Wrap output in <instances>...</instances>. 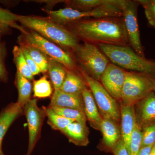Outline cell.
I'll use <instances>...</instances> for the list:
<instances>
[{
    "label": "cell",
    "mask_w": 155,
    "mask_h": 155,
    "mask_svg": "<svg viewBox=\"0 0 155 155\" xmlns=\"http://www.w3.org/2000/svg\"><path fill=\"white\" fill-rule=\"evenodd\" d=\"M19 42V46L21 48L22 52H23L25 60H26V62H27L32 74H33L34 76L38 75L39 73L41 72V71L39 67L32 60L30 54H29V53H28V50L25 47L24 44L22 42Z\"/></svg>",
    "instance_id": "33"
},
{
    "label": "cell",
    "mask_w": 155,
    "mask_h": 155,
    "mask_svg": "<svg viewBox=\"0 0 155 155\" xmlns=\"http://www.w3.org/2000/svg\"><path fill=\"white\" fill-rule=\"evenodd\" d=\"M141 147L153 145L155 143V122L146 125L142 130Z\"/></svg>",
    "instance_id": "29"
},
{
    "label": "cell",
    "mask_w": 155,
    "mask_h": 155,
    "mask_svg": "<svg viewBox=\"0 0 155 155\" xmlns=\"http://www.w3.org/2000/svg\"><path fill=\"white\" fill-rule=\"evenodd\" d=\"M143 7L146 17L151 25L155 21V0H136Z\"/></svg>",
    "instance_id": "31"
},
{
    "label": "cell",
    "mask_w": 155,
    "mask_h": 155,
    "mask_svg": "<svg viewBox=\"0 0 155 155\" xmlns=\"http://www.w3.org/2000/svg\"><path fill=\"white\" fill-rule=\"evenodd\" d=\"M20 31L22 35L19 37L18 40L37 48L48 57L63 64L69 70L80 72L72 53L48 40L33 31H26L22 27Z\"/></svg>",
    "instance_id": "6"
},
{
    "label": "cell",
    "mask_w": 155,
    "mask_h": 155,
    "mask_svg": "<svg viewBox=\"0 0 155 155\" xmlns=\"http://www.w3.org/2000/svg\"><path fill=\"white\" fill-rule=\"evenodd\" d=\"M17 22L23 28L35 31L67 51L72 53L73 49L80 44L79 39L66 27L48 17L18 15Z\"/></svg>",
    "instance_id": "2"
},
{
    "label": "cell",
    "mask_w": 155,
    "mask_h": 155,
    "mask_svg": "<svg viewBox=\"0 0 155 155\" xmlns=\"http://www.w3.org/2000/svg\"><path fill=\"white\" fill-rule=\"evenodd\" d=\"M23 115V108L16 103H11L0 112V155H5L2 148L4 137L15 120Z\"/></svg>",
    "instance_id": "15"
},
{
    "label": "cell",
    "mask_w": 155,
    "mask_h": 155,
    "mask_svg": "<svg viewBox=\"0 0 155 155\" xmlns=\"http://www.w3.org/2000/svg\"><path fill=\"white\" fill-rule=\"evenodd\" d=\"M50 19L54 22L65 26L88 17L101 18L106 17H122L120 8V0H113L112 2L93 11H80L69 8L58 11L44 10Z\"/></svg>",
    "instance_id": "5"
},
{
    "label": "cell",
    "mask_w": 155,
    "mask_h": 155,
    "mask_svg": "<svg viewBox=\"0 0 155 155\" xmlns=\"http://www.w3.org/2000/svg\"><path fill=\"white\" fill-rule=\"evenodd\" d=\"M155 76L144 72L127 71L120 104L134 106L153 92Z\"/></svg>",
    "instance_id": "7"
},
{
    "label": "cell",
    "mask_w": 155,
    "mask_h": 155,
    "mask_svg": "<svg viewBox=\"0 0 155 155\" xmlns=\"http://www.w3.org/2000/svg\"><path fill=\"white\" fill-rule=\"evenodd\" d=\"M87 84L80 72H75L68 69L67 75L60 90L67 93L82 94Z\"/></svg>",
    "instance_id": "19"
},
{
    "label": "cell",
    "mask_w": 155,
    "mask_h": 155,
    "mask_svg": "<svg viewBox=\"0 0 155 155\" xmlns=\"http://www.w3.org/2000/svg\"><path fill=\"white\" fill-rule=\"evenodd\" d=\"M82 96L84 113L87 121L94 129L100 130L103 118L100 114L92 94L88 87L84 90Z\"/></svg>",
    "instance_id": "17"
},
{
    "label": "cell",
    "mask_w": 155,
    "mask_h": 155,
    "mask_svg": "<svg viewBox=\"0 0 155 155\" xmlns=\"http://www.w3.org/2000/svg\"><path fill=\"white\" fill-rule=\"evenodd\" d=\"M65 27L84 42L97 46L129 45L122 17L85 18Z\"/></svg>",
    "instance_id": "1"
},
{
    "label": "cell",
    "mask_w": 155,
    "mask_h": 155,
    "mask_svg": "<svg viewBox=\"0 0 155 155\" xmlns=\"http://www.w3.org/2000/svg\"><path fill=\"white\" fill-rule=\"evenodd\" d=\"M153 145L148 146L140 147L137 155H148L152 149Z\"/></svg>",
    "instance_id": "35"
},
{
    "label": "cell",
    "mask_w": 155,
    "mask_h": 155,
    "mask_svg": "<svg viewBox=\"0 0 155 155\" xmlns=\"http://www.w3.org/2000/svg\"><path fill=\"white\" fill-rule=\"evenodd\" d=\"M50 107L72 108L84 112L82 94L67 93L60 90H54L52 95Z\"/></svg>",
    "instance_id": "16"
},
{
    "label": "cell",
    "mask_w": 155,
    "mask_h": 155,
    "mask_svg": "<svg viewBox=\"0 0 155 155\" xmlns=\"http://www.w3.org/2000/svg\"><path fill=\"white\" fill-rule=\"evenodd\" d=\"M45 114L46 117H47V123L50 127L54 130L61 131L64 130L70 123L74 121L67 119L56 113L51 108L43 106Z\"/></svg>",
    "instance_id": "23"
},
{
    "label": "cell",
    "mask_w": 155,
    "mask_h": 155,
    "mask_svg": "<svg viewBox=\"0 0 155 155\" xmlns=\"http://www.w3.org/2000/svg\"><path fill=\"white\" fill-rule=\"evenodd\" d=\"M142 135L141 129L136 124L131 135L130 148L128 150L129 155H137L141 147Z\"/></svg>",
    "instance_id": "28"
},
{
    "label": "cell",
    "mask_w": 155,
    "mask_h": 155,
    "mask_svg": "<svg viewBox=\"0 0 155 155\" xmlns=\"http://www.w3.org/2000/svg\"><path fill=\"white\" fill-rule=\"evenodd\" d=\"M0 24H3L2 23V22H1V21H0Z\"/></svg>",
    "instance_id": "40"
},
{
    "label": "cell",
    "mask_w": 155,
    "mask_h": 155,
    "mask_svg": "<svg viewBox=\"0 0 155 155\" xmlns=\"http://www.w3.org/2000/svg\"><path fill=\"white\" fill-rule=\"evenodd\" d=\"M119 124L110 119H103L100 131L103 134L101 148L104 150L112 152L122 138L121 127Z\"/></svg>",
    "instance_id": "13"
},
{
    "label": "cell",
    "mask_w": 155,
    "mask_h": 155,
    "mask_svg": "<svg viewBox=\"0 0 155 155\" xmlns=\"http://www.w3.org/2000/svg\"><path fill=\"white\" fill-rule=\"evenodd\" d=\"M111 63L127 71L144 72L155 76V61L143 58L130 46H97Z\"/></svg>",
    "instance_id": "3"
},
{
    "label": "cell",
    "mask_w": 155,
    "mask_h": 155,
    "mask_svg": "<svg viewBox=\"0 0 155 155\" xmlns=\"http://www.w3.org/2000/svg\"><path fill=\"white\" fill-rule=\"evenodd\" d=\"M153 92H155V86Z\"/></svg>",
    "instance_id": "39"
},
{
    "label": "cell",
    "mask_w": 155,
    "mask_h": 155,
    "mask_svg": "<svg viewBox=\"0 0 155 155\" xmlns=\"http://www.w3.org/2000/svg\"><path fill=\"white\" fill-rule=\"evenodd\" d=\"M6 55L5 45L0 42V82H6L8 80V72L5 64Z\"/></svg>",
    "instance_id": "32"
},
{
    "label": "cell",
    "mask_w": 155,
    "mask_h": 155,
    "mask_svg": "<svg viewBox=\"0 0 155 155\" xmlns=\"http://www.w3.org/2000/svg\"><path fill=\"white\" fill-rule=\"evenodd\" d=\"M33 90L35 98H44L53 94L51 84L45 75L34 81Z\"/></svg>",
    "instance_id": "25"
},
{
    "label": "cell",
    "mask_w": 155,
    "mask_h": 155,
    "mask_svg": "<svg viewBox=\"0 0 155 155\" xmlns=\"http://www.w3.org/2000/svg\"><path fill=\"white\" fill-rule=\"evenodd\" d=\"M48 72L54 90H60L64 83L68 69L63 64L48 57Z\"/></svg>",
    "instance_id": "20"
},
{
    "label": "cell",
    "mask_w": 155,
    "mask_h": 155,
    "mask_svg": "<svg viewBox=\"0 0 155 155\" xmlns=\"http://www.w3.org/2000/svg\"><path fill=\"white\" fill-rule=\"evenodd\" d=\"M79 69L92 94L103 119H110L118 124L120 123L119 103L108 93L99 81L91 77L80 68Z\"/></svg>",
    "instance_id": "8"
},
{
    "label": "cell",
    "mask_w": 155,
    "mask_h": 155,
    "mask_svg": "<svg viewBox=\"0 0 155 155\" xmlns=\"http://www.w3.org/2000/svg\"><path fill=\"white\" fill-rule=\"evenodd\" d=\"M61 132L68 138L69 142L78 146L86 147L89 143L90 131L87 125L74 121Z\"/></svg>",
    "instance_id": "18"
},
{
    "label": "cell",
    "mask_w": 155,
    "mask_h": 155,
    "mask_svg": "<svg viewBox=\"0 0 155 155\" xmlns=\"http://www.w3.org/2000/svg\"><path fill=\"white\" fill-rule=\"evenodd\" d=\"M148 155H155V143L153 145L152 149Z\"/></svg>",
    "instance_id": "36"
},
{
    "label": "cell",
    "mask_w": 155,
    "mask_h": 155,
    "mask_svg": "<svg viewBox=\"0 0 155 155\" xmlns=\"http://www.w3.org/2000/svg\"><path fill=\"white\" fill-rule=\"evenodd\" d=\"M126 72L127 70L110 62L99 80L108 93L120 104Z\"/></svg>",
    "instance_id": "11"
},
{
    "label": "cell",
    "mask_w": 155,
    "mask_h": 155,
    "mask_svg": "<svg viewBox=\"0 0 155 155\" xmlns=\"http://www.w3.org/2000/svg\"><path fill=\"white\" fill-rule=\"evenodd\" d=\"M120 111L121 135L125 146L129 150L131 135L136 124L134 106L120 104Z\"/></svg>",
    "instance_id": "14"
},
{
    "label": "cell",
    "mask_w": 155,
    "mask_h": 155,
    "mask_svg": "<svg viewBox=\"0 0 155 155\" xmlns=\"http://www.w3.org/2000/svg\"><path fill=\"white\" fill-rule=\"evenodd\" d=\"M151 25L153 26V27L154 28H155V21L153 22V23L152 25Z\"/></svg>",
    "instance_id": "38"
},
{
    "label": "cell",
    "mask_w": 155,
    "mask_h": 155,
    "mask_svg": "<svg viewBox=\"0 0 155 155\" xmlns=\"http://www.w3.org/2000/svg\"><path fill=\"white\" fill-rule=\"evenodd\" d=\"M15 84L18 92L17 103L23 108L31 98L32 85L30 81L24 77L18 71L16 73Z\"/></svg>",
    "instance_id": "21"
},
{
    "label": "cell",
    "mask_w": 155,
    "mask_h": 155,
    "mask_svg": "<svg viewBox=\"0 0 155 155\" xmlns=\"http://www.w3.org/2000/svg\"></svg>",
    "instance_id": "41"
},
{
    "label": "cell",
    "mask_w": 155,
    "mask_h": 155,
    "mask_svg": "<svg viewBox=\"0 0 155 155\" xmlns=\"http://www.w3.org/2000/svg\"><path fill=\"white\" fill-rule=\"evenodd\" d=\"M13 54L14 62L17 67V71L30 81L33 80L34 75L28 67L20 47L15 46L13 49Z\"/></svg>",
    "instance_id": "24"
},
{
    "label": "cell",
    "mask_w": 155,
    "mask_h": 155,
    "mask_svg": "<svg viewBox=\"0 0 155 155\" xmlns=\"http://www.w3.org/2000/svg\"><path fill=\"white\" fill-rule=\"evenodd\" d=\"M138 3L135 1L120 0L125 30L129 46L140 56L145 58L144 49L140 41L137 19Z\"/></svg>",
    "instance_id": "9"
},
{
    "label": "cell",
    "mask_w": 155,
    "mask_h": 155,
    "mask_svg": "<svg viewBox=\"0 0 155 155\" xmlns=\"http://www.w3.org/2000/svg\"><path fill=\"white\" fill-rule=\"evenodd\" d=\"M18 15L0 7V21L4 25L14 27L20 30L22 26L17 25Z\"/></svg>",
    "instance_id": "30"
},
{
    "label": "cell",
    "mask_w": 155,
    "mask_h": 155,
    "mask_svg": "<svg viewBox=\"0 0 155 155\" xmlns=\"http://www.w3.org/2000/svg\"><path fill=\"white\" fill-rule=\"evenodd\" d=\"M72 53L78 67L98 81L110 63L97 45L89 43L79 44Z\"/></svg>",
    "instance_id": "4"
},
{
    "label": "cell",
    "mask_w": 155,
    "mask_h": 155,
    "mask_svg": "<svg viewBox=\"0 0 155 155\" xmlns=\"http://www.w3.org/2000/svg\"><path fill=\"white\" fill-rule=\"evenodd\" d=\"M18 41L22 42L25 45L31 57L39 67L41 72L45 73L47 72L48 69V56L37 48L26 44L18 40Z\"/></svg>",
    "instance_id": "26"
},
{
    "label": "cell",
    "mask_w": 155,
    "mask_h": 155,
    "mask_svg": "<svg viewBox=\"0 0 155 155\" xmlns=\"http://www.w3.org/2000/svg\"><path fill=\"white\" fill-rule=\"evenodd\" d=\"M36 98L31 99L23 108V115L27 121L28 130V144L26 155L32 153L41 137L42 127L46 115L42 108L38 105Z\"/></svg>",
    "instance_id": "10"
},
{
    "label": "cell",
    "mask_w": 155,
    "mask_h": 155,
    "mask_svg": "<svg viewBox=\"0 0 155 155\" xmlns=\"http://www.w3.org/2000/svg\"><path fill=\"white\" fill-rule=\"evenodd\" d=\"M112 153L114 155H129L128 150L125 146L122 137L114 147Z\"/></svg>",
    "instance_id": "34"
},
{
    "label": "cell",
    "mask_w": 155,
    "mask_h": 155,
    "mask_svg": "<svg viewBox=\"0 0 155 155\" xmlns=\"http://www.w3.org/2000/svg\"><path fill=\"white\" fill-rule=\"evenodd\" d=\"M113 0H72L65 1L66 8L80 11H89L105 6Z\"/></svg>",
    "instance_id": "22"
},
{
    "label": "cell",
    "mask_w": 155,
    "mask_h": 155,
    "mask_svg": "<svg viewBox=\"0 0 155 155\" xmlns=\"http://www.w3.org/2000/svg\"><path fill=\"white\" fill-rule=\"evenodd\" d=\"M136 123L141 130L155 122V94L151 93L134 105Z\"/></svg>",
    "instance_id": "12"
},
{
    "label": "cell",
    "mask_w": 155,
    "mask_h": 155,
    "mask_svg": "<svg viewBox=\"0 0 155 155\" xmlns=\"http://www.w3.org/2000/svg\"><path fill=\"white\" fill-rule=\"evenodd\" d=\"M8 27V26L4 24H0V36H1V34L2 33L3 28Z\"/></svg>",
    "instance_id": "37"
},
{
    "label": "cell",
    "mask_w": 155,
    "mask_h": 155,
    "mask_svg": "<svg viewBox=\"0 0 155 155\" xmlns=\"http://www.w3.org/2000/svg\"><path fill=\"white\" fill-rule=\"evenodd\" d=\"M56 113L67 118L84 124L87 125L86 116L84 111L72 108L50 107Z\"/></svg>",
    "instance_id": "27"
}]
</instances>
